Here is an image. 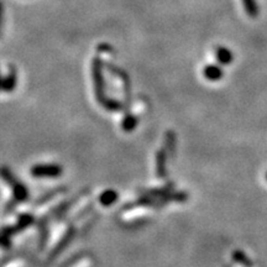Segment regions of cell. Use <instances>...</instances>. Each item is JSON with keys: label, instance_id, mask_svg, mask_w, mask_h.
Returning a JSON list of instances; mask_svg holds the SVG:
<instances>
[{"label": "cell", "instance_id": "6da1fadb", "mask_svg": "<svg viewBox=\"0 0 267 267\" xmlns=\"http://www.w3.org/2000/svg\"><path fill=\"white\" fill-rule=\"evenodd\" d=\"M92 76H93L94 92H95L96 100L100 104H104L108 100L104 92V76H103V62L99 57H94L92 62Z\"/></svg>", "mask_w": 267, "mask_h": 267}, {"label": "cell", "instance_id": "7a4b0ae2", "mask_svg": "<svg viewBox=\"0 0 267 267\" xmlns=\"http://www.w3.org/2000/svg\"><path fill=\"white\" fill-rule=\"evenodd\" d=\"M1 174H3L4 179L8 182L9 185L13 186V192H14V197H15V199L19 200V202H25V200L27 199V191L25 190L24 185L16 181L15 177L11 174V172L9 171L6 167H4L3 171H1Z\"/></svg>", "mask_w": 267, "mask_h": 267}, {"label": "cell", "instance_id": "3957f363", "mask_svg": "<svg viewBox=\"0 0 267 267\" xmlns=\"http://www.w3.org/2000/svg\"><path fill=\"white\" fill-rule=\"evenodd\" d=\"M34 177H58L62 174V167L58 165H35L31 169Z\"/></svg>", "mask_w": 267, "mask_h": 267}, {"label": "cell", "instance_id": "277c9868", "mask_svg": "<svg viewBox=\"0 0 267 267\" xmlns=\"http://www.w3.org/2000/svg\"><path fill=\"white\" fill-rule=\"evenodd\" d=\"M214 55H215L216 61L219 62L223 66H229L234 61V55L228 47L224 46H216L214 50Z\"/></svg>", "mask_w": 267, "mask_h": 267}, {"label": "cell", "instance_id": "5b68a950", "mask_svg": "<svg viewBox=\"0 0 267 267\" xmlns=\"http://www.w3.org/2000/svg\"><path fill=\"white\" fill-rule=\"evenodd\" d=\"M203 76L206 79L210 80V82H218L223 78L224 72H223L222 67L218 64H208L203 68Z\"/></svg>", "mask_w": 267, "mask_h": 267}, {"label": "cell", "instance_id": "8992f818", "mask_svg": "<svg viewBox=\"0 0 267 267\" xmlns=\"http://www.w3.org/2000/svg\"><path fill=\"white\" fill-rule=\"evenodd\" d=\"M16 83H18V76H16V71L14 67H11V70L4 76L3 82H1V89L5 93H11L15 89Z\"/></svg>", "mask_w": 267, "mask_h": 267}, {"label": "cell", "instance_id": "52a82bcc", "mask_svg": "<svg viewBox=\"0 0 267 267\" xmlns=\"http://www.w3.org/2000/svg\"><path fill=\"white\" fill-rule=\"evenodd\" d=\"M165 166H166V149H161L160 151H157L156 153V170H157V176L160 178H163L166 176L165 171Z\"/></svg>", "mask_w": 267, "mask_h": 267}, {"label": "cell", "instance_id": "ba28073f", "mask_svg": "<svg viewBox=\"0 0 267 267\" xmlns=\"http://www.w3.org/2000/svg\"><path fill=\"white\" fill-rule=\"evenodd\" d=\"M241 1H243L244 10L250 18H257L259 16L260 8L256 0H241Z\"/></svg>", "mask_w": 267, "mask_h": 267}, {"label": "cell", "instance_id": "9c48e42d", "mask_svg": "<svg viewBox=\"0 0 267 267\" xmlns=\"http://www.w3.org/2000/svg\"><path fill=\"white\" fill-rule=\"evenodd\" d=\"M137 123H139V120H137V118L135 115L130 114V113H126L123 121H121V128H123V130L125 131V133H131L134 129L136 128Z\"/></svg>", "mask_w": 267, "mask_h": 267}, {"label": "cell", "instance_id": "30bf717a", "mask_svg": "<svg viewBox=\"0 0 267 267\" xmlns=\"http://www.w3.org/2000/svg\"><path fill=\"white\" fill-rule=\"evenodd\" d=\"M116 199H118V193L113 190L105 191V192H103L102 195H100V203H102L103 206H112Z\"/></svg>", "mask_w": 267, "mask_h": 267}, {"label": "cell", "instance_id": "8fae6325", "mask_svg": "<svg viewBox=\"0 0 267 267\" xmlns=\"http://www.w3.org/2000/svg\"><path fill=\"white\" fill-rule=\"evenodd\" d=\"M103 107L105 108L107 110H110V112H119V110L123 109V104L118 100H114V99H109L108 98L107 102L103 104Z\"/></svg>", "mask_w": 267, "mask_h": 267}, {"label": "cell", "instance_id": "7c38bea8", "mask_svg": "<svg viewBox=\"0 0 267 267\" xmlns=\"http://www.w3.org/2000/svg\"><path fill=\"white\" fill-rule=\"evenodd\" d=\"M232 256H234V260H235V261L240 262V264H243L244 266H248V267L252 266L251 261H250V260H248L241 251H235L234 254H232Z\"/></svg>", "mask_w": 267, "mask_h": 267}, {"label": "cell", "instance_id": "4fadbf2b", "mask_svg": "<svg viewBox=\"0 0 267 267\" xmlns=\"http://www.w3.org/2000/svg\"><path fill=\"white\" fill-rule=\"evenodd\" d=\"M63 191H64V188H59V190H55V191H52V192L47 193V194L43 195V197L41 198V199H38V203H36V206H38V204L46 203V202H47L48 199H52V197H54L55 194H57V193L63 192Z\"/></svg>", "mask_w": 267, "mask_h": 267}, {"label": "cell", "instance_id": "5bb4252c", "mask_svg": "<svg viewBox=\"0 0 267 267\" xmlns=\"http://www.w3.org/2000/svg\"><path fill=\"white\" fill-rule=\"evenodd\" d=\"M266 179H267V174H266Z\"/></svg>", "mask_w": 267, "mask_h": 267}]
</instances>
